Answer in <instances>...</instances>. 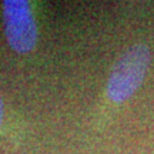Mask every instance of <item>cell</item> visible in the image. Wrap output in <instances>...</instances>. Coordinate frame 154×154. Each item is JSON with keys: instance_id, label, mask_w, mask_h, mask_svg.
Here are the masks:
<instances>
[{"instance_id": "cell-1", "label": "cell", "mask_w": 154, "mask_h": 154, "mask_svg": "<svg viewBox=\"0 0 154 154\" xmlns=\"http://www.w3.org/2000/svg\"><path fill=\"white\" fill-rule=\"evenodd\" d=\"M150 60V49L143 43L133 44L123 51L110 72L107 97L114 103H123L130 99L144 82Z\"/></svg>"}, {"instance_id": "cell-2", "label": "cell", "mask_w": 154, "mask_h": 154, "mask_svg": "<svg viewBox=\"0 0 154 154\" xmlns=\"http://www.w3.org/2000/svg\"><path fill=\"white\" fill-rule=\"evenodd\" d=\"M3 23L7 43L17 53H29L37 43V26L26 0L3 2Z\"/></svg>"}, {"instance_id": "cell-3", "label": "cell", "mask_w": 154, "mask_h": 154, "mask_svg": "<svg viewBox=\"0 0 154 154\" xmlns=\"http://www.w3.org/2000/svg\"><path fill=\"white\" fill-rule=\"evenodd\" d=\"M2 121H3V100L0 97V126H2Z\"/></svg>"}]
</instances>
